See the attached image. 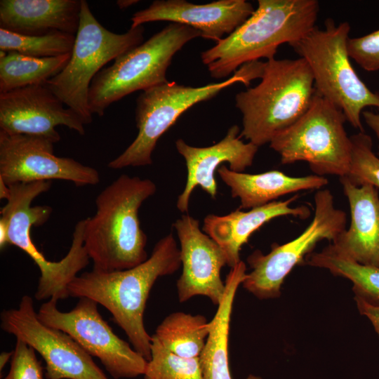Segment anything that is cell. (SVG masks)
I'll use <instances>...</instances> for the list:
<instances>
[{
    "instance_id": "cell-1",
    "label": "cell",
    "mask_w": 379,
    "mask_h": 379,
    "mask_svg": "<svg viewBox=\"0 0 379 379\" xmlns=\"http://www.w3.org/2000/svg\"><path fill=\"white\" fill-rule=\"evenodd\" d=\"M180 265V249L170 233L158 241L145 262L134 267L109 272L92 270L77 275L68 286L69 296L88 298L105 307L133 348L149 361L152 336L144 324L147 300L157 279L175 273Z\"/></svg>"
},
{
    "instance_id": "cell-2",
    "label": "cell",
    "mask_w": 379,
    "mask_h": 379,
    "mask_svg": "<svg viewBox=\"0 0 379 379\" xmlns=\"http://www.w3.org/2000/svg\"><path fill=\"white\" fill-rule=\"evenodd\" d=\"M157 191L149 179L121 175L96 197V212L84 219V242L93 270L131 269L147 258V236L140 227L139 209Z\"/></svg>"
},
{
    "instance_id": "cell-3",
    "label": "cell",
    "mask_w": 379,
    "mask_h": 379,
    "mask_svg": "<svg viewBox=\"0 0 379 379\" xmlns=\"http://www.w3.org/2000/svg\"><path fill=\"white\" fill-rule=\"evenodd\" d=\"M316 0H258L253 14L232 33L201 53L211 77L222 79L242 65L274 58L279 46L297 41L315 26Z\"/></svg>"
},
{
    "instance_id": "cell-4",
    "label": "cell",
    "mask_w": 379,
    "mask_h": 379,
    "mask_svg": "<svg viewBox=\"0 0 379 379\" xmlns=\"http://www.w3.org/2000/svg\"><path fill=\"white\" fill-rule=\"evenodd\" d=\"M260 79L235 97L243 116L239 136L258 147L270 144L298 120L315 93L312 74L302 58L267 60Z\"/></svg>"
},
{
    "instance_id": "cell-5",
    "label": "cell",
    "mask_w": 379,
    "mask_h": 379,
    "mask_svg": "<svg viewBox=\"0 0 379 379\" xmlns=\"http://www.w3.org/2000/svg\"><path fill=\"white\" fill-rule=\"evenodd\" d=\"M9 186L11 197L1 209L0 218L6 224L9 244L26 253L40 270L35 298L58 301L69 297V284L90 261L84 242V219L76 224L72 244L66 255L58 262L50 261L33 243L31 229L32 226L44 224L53 211L49 206H32L36 197L50 189L51 181L17 183Z\"/></svg>"
},
{
    "instance_id": "cell-6",
    "label": "cell",
    "mask_w": 379,
    "mask_h": 379,
    "mask_svg": "<svg viewBox=\"0 0 379 379\" xmlns=\"http://www.w3.org/2000/svg\"><path fill=\"white\" fill-rule=\"evenodd\" d=\"M350 31L347 22L335 24L328 18L324 28L315 26L290 46L307 63L315 91L338 107L353 128L364 131L362 112L368 107L379 109V92L371 91L351 64Z\"/></svg>"
},
{
    "instance_id": "cell-7",
    "label": "cell",
    "mask_w": 379,
    "mask_h": 379,
    "mask_svg": "<svg viewBox=\"0 0 379 379\" xmlns=\"http://www.w3.org/2000/svg\"><path fill=\"white\" fill-rule=\"evenodd\" d=\"M263 62L242 65L225 81L192 87L167 81L142 91L136 100L135 122L138 135L131 144L107 165L109 168L145 166L152 163V154L158 140L185 111L208 100L223 89L237 84L248 86L260 77Z\"/></svg>"
},
{
    "instance_id": "cell-8",
    "label": "cell",
    "mask_w": 379,
    "mask_h": 379,
    "mask_svg": "<svg viewBox=\"0 0 379 379\" xmlns=\"http://www.w3.org/2000/svg\"><path fill=\"white\" fill-rule=\"evenodd\" d=\"M196 29L171 22L148 40L119 55L93 79L88 94L92 114L102 117L113 102L137 91L168 81L166 72L175 54L201 36Z\"/></svg>"
},
{
    "instance_id": "cell-9",
    "label": "cell",
    "mask_w": 379,
    "mask_h": 379,
    "mask_svg": "<svg viewBox=\"0 0 379 379\" xmlns=\"http://www.w3.org/2000/svg\"><path fill=\"white\" fill-rule=\"evenodd\" d=\"M144 32L142 25L123 34L108 30L95 18L88 2L81 0L79 26L69 60L45 85L78 114L85 125L91 123L88 94L93 79L109 61L141 44Z\"/></svg>"
},
{
    "instance_id": "cell-10",
    "label": "cell",
    "mask_w": 379,
    "mask_h": 379,
    "mask_svg": "<svg viewBox=\"0 0 379 379\" xmlns=\"http://www.w3.org/2000/svg\"><path fill=\"white\" fill-rule=\"evenodd\" d=\"M343 112L316 91L305 113L276 135L270 147L282 164L305 161L314 175H348L352 142L345 129Z\"/></svg>"
},
{
    "instance_id": "cell-11",
    "label": "cell",
    "mask_w": 379,
    "mask_h": 379,
    "mask_svg": "<svg viewBox=\"0 0 379 379\" xmlns=\"http://www.w3.org/2000/svg\"><path fill=\"white\" fill-rule=\"evenodd\" d=\"M314 200V217L298 237L284 244H273L267 254L255 250L247 258L252 270L241 285L256 298L279 297L282 284L293 267L304 263L319 241L333 242L346 229V213L335 207L329 190H319Z\"/></svg>"
},
{
    "instance_id": "cell-12",
    "label": "cell",
    "mask_w": 379,
    "mask_h": 379,
    "mask_svg": "<svg viewBox=\"0 0 379 379\" xmlns=\"http://www.w3.org/2000/svg\"><path fill=\"white\" fill-rule=\"evenodd\" d=\"M57 302L50 299L40 306L37 317L44 324L69 335L88 354L98 358L112 378L143 375L148 361L114 333L96 301L80 298L72 310L65 312L57 308Z\"/></svg>"
},
{
    "instance_id": "cell-13",
    "label": "cell",
    "mask_w": 379,
    "mask_h": 379,
    "mask_svg": "<svg viewBox=\"0 0 379 379\" xmlns=\"http://www.w3.org/2000/svg\"><path fill=\"white\" fill-rule=\"evenodd\" d=\"M1 328L33 347L44 359L46 379H109L92 357L67 333L44 324L32 297L1 313Z\"/></svg>"
},
{
    "instance_id": "cell-14",
    "label": "cell",
    "mask_w": 379,
    "mask_h": 379,
    "mask_svg": "<svg viewBox=\"0 0 379 379\" xmlns=\"http://www.w3.org/2000/svg\"><path fill=\"white\" fill-rule=\"evenodd\" d=\"M53 145L44 138L0 131V179L8 185L51 180L70 181L77 186L100 182L95 168L57 157Z\"/></svg>"
},
{
    "instance_id": "cell-15",
    "label": "cell",
    "mask_w": 379,
    "mask_h": 379,
    "mask_svg": "<svg viewBox=\"0 0 379 379\" xmlns=\"http://www.w3.org/2000/svg\"><path fill=\"white\" fill-rule=\"evenodd\" d=\"M81 117L45 84L28 86L0 93V131L10 135L46 138L54 144L60 135L55 128L65 126L85 134Z\"/></svg>"
},
{
    "instance_id": "cell-16",
    "label": "cell",
    "mask_w": 379,
    "mask_h": 379,
    "mask_svg": "<svg viewBox=\"0 0 379 379\" xmlns=\"http://www.w3.org/2000/svg\"><path fill=\"white\" fill-rule=\"evenodd\" d=\"M180 244L181 275L176 287L180 302L203 295L218 305L225 284L220 277L227 265L222 248L199 227V221L189 214L182 215L173 224Z\"/></svg>"
},
{
    "instance_id": "cell-17",
    "label": "cell",
    "mask_w": 379,
    "mask_h": 379,
    "mask_svg": "<svg viewBox=\"0 0 379 379\" xmlns=\"http://www.w3.org/2000/svg\"><path fill=\"white\" fill-rule=\"evenodd\" d=\"M245 0H218L196 4L185 0H156L149 6L134 13L131 27L154 21H170L193 27L201 36L222 39L241 25L254 12Z\"/></svg>"
},
{
    "instance_id": "cell-18",
    "label": "cell",
    "mask_w": 379,
    "mask_h": 379,
    "mask_svg": "<svg viewBox=\"0 0 379 379\" xmlns=\"http://www.w3.org/2000/svg\"><path fill=\"white\" fill-rule=\"evenodd\" d=\"M175 147L185 161L187 172L184 190L178 196L176 204L182 213L187 212L191 194L197 186L211 198L216 197L218 185L214 173L224 162L229 164L231 171L244 172L252 166L259 147L252 142H244L237 125L232 126L224 138L211 146L193 147L182 139H178Z\"/></svg>"
},
{
    "instance_id": "cell-19",
    "label": "cell",
    "mask_w": 379,
    "mask_h": 379,
    "mask_svg": "<svg viewBox=\"0 0 379 379\" xmlns=\"http://www.w3.org/2000/svg\"><path fill=\"white\" fill-rule=\"evenodd\" d=\"M350 210V224L330 246L359 264L379 267V189L340 178Z\"/></svg>"
},
{
    "instance_id": "cell-20",
    "label": "cell",
    "mask_w": 379,
    "mask_h": 379,
    "mask_svg": "<svg viewBox=\"0 0 379 379\" xmlns=\"http://www.w3.org/2000/svg\"><path fill=\"white\" fill-rule=\"evenodd\" d=\"M298 198L295 194L286 200L274 201L247 211L238 208L225 215H208L204 219L202 230L222 248L227 265L232 268L241 261L242 246L262 225L281 216L306 219L310 215L307 206H291Z\"/></svg>"
},
{
    "instance_id": "cell-21",
    "label": "cell",
    "mask_w": 379,
    "mask_h": 379,
    "mask_svg": "<svg viewBox=\"0 0 379 379\" xmlns=\"http://www.w3.org/2000/svg\"><path fill=\"white\" fill-rule=\"evenodd\" d=\"M81 0H1L0 28L24 35H76Z\"/></svg>"
},
{
    "instance_id": "cell-22",
    "label": "cell",
    "mask_w": 379,
    "mask_h": 379,
    "mask_svg": "<svg viewBox=\"0 0 379 379\" xmlns=\"http://www.w3.org/2000/svg\"><path fill=\"white\" fill-rule=\"evenodd\" d=\"M217 171L230 187L232 197L240 199L239 209L260 207L286 194L302 190H321L328 183L324 176L293 177L277 170L250 174L232 171L222 165Z\"/></svg>"
},
{
    "instance_id": "cell-23",
    "label": "cell",
    "mask_w": 379,
    "mask_h": 379,
    "mask_svg": "<svg viewBox=\"0 0 379 379\" xmlns=\"http://www.w3.org/2000/svg\"><path fill=\"white\" fill-rule=\"evenodd\" d=\"M246 265L241 260L231 268L226 277L223 298L210 321V333L199 357L204 379H232L228 352L230 320L235 295L246 277ZM246 379L262 378L249 375Z\"/></svg>"
},
{
    "instance_id": "cell-24",
    "label": "cell",
    "mask_w": 379,
    "mask_h": 379,
    "mask_svg": "<svg viewBox=\"0 0 379 379\" xmlns=\"http://www.w3.org/2000/svg\"><path fill=\"white\" fill-rule=\"evenodd\" d=\"M0 53V93L45 84L65 68L71 55L34 58L15 51Z\"/></svg>"
},
{
    "instance_id": "cell-25",
    "label": "cell",
    "mask_w": 379,
    "mask_h": 379,
    "mask_svg": "<svg viewBox=\"0 0 379 379\" xmlns=\"http://www.w3.org/2000/svg\"><path fill=\"white\" fill-rule=\"evenodd\" d=\"M211 323L201 314L176 312L168 315L152 335L171 352L186 358H199L210 333Z\"/></svg>"
},
{
    "instance_id": "cell-26",
    "label": "cell",
    "mask_w": 379,
    "mask_h": 379,
    "mask_svg": "<svg viewBox=\"0 0 379 379\" xmlns=\"http://www.w3.org/2000/svg\"><path fill=\"white\" fill-rule=\"evenodd\" d=\"M304 263L349 279L353 284L354 295L379 300V267L352 260L337 253L330 244L320 252L310 253Z\"/></svg>"
},
{
    "instance_id": "cell-27",
    "label": "cell",
    "mask_w": 379,
    "mask_h": 379,
    "mask_svg": "<svg viewBox=\"0 0 379 379\" xmlns=\"http://www.w3.org/2000/svg\"><path fill=\"white\" fill-rule=\"evenodd\" d=\"M74 41V34L62 32L24 35L0 28V51H15L34 58L56 57L70 53Z\"/></svg>"
},
{
    "instance_id": "cell-28",
    "label": "cell",
    "mask_w": 379,
    "mask_h": 379,
    "mask_svg": "<svg viewBox=\"0 0 379 379\" xmlns=\"http://www.w3.org/2000/svg\"><path fill=\"white\" fill-rule=\"evenodd\" d=\"M143 376L145 379H204L199 358L176 355L152 335L151 359Z\"/></svg>"
},
{
    "instance_id": "cell-29",
    "label": "cell",
    "mask_w": 379,
    "mask_h": 379,
    "mask_svg": "<svg viewBox=\"0 0 379 379\" xmlns=\"http://www.w3.org/2000/svg\"><path fill=\"white\" fill-rule=\"evenodd\" d=\"M352 162L345 177L356 185L369 183L379 189V157L373 150V140L364 131L350 136Z\"/></svg>"
},
{
    "instance_id": "cell-30",
    "label": "cell",
    "mask_w": 379,
    "mask_h": 379,
    "mask_svg": "<svg viewBox=\"0 0 379 379\" xmlns=\"http://www.w3.org/2000/svg\"><path fill=\"white\" fill-rule=\"evenodd\" d=\"M45 371L35 350L20 339L11 361L10 370L4 379H44Z\"/></svg>"
},
{
    "instance_id": "cell-31",
    "label": "cell",
    "mask_w": 379,
    "mask_h": 379,
    "mask_svg": "<svg viewBox=\"0 0 379 379\" xmlns=\"http://www.w3.org/2000/svg\"><path fill=\"white\" fill-rule=\"evenodd\" d=\"M347 51L350 58L366 71L379 70V29L362 36L349 37Z\"/></svg>"
},
{
    "instance_id": "cell-32",
    "label": "cell",
    "mask_w": 379,
    "mask_h": 379,
    "mask_svg": "<svg viewBox=\"0 0 379 379\" xmlns=\"http://www.w3.org/2000/svg\"><path fill=\"white\" fill-rule=\"evenodd\" d=\"M354 300L359 313L371 323L379 336V300H371L354 295Z\"/></svg>"
},
{
    "instance_id": "cell-33",
    "label": "cell",
    "mask_w": 379,
    "mask_h": 379,
    "mask_svg": "<svg viewBox=\"0 0 379 379\" xmlns=\"http://www.w3.org/2000/svg\"><path fill=\"white\" fill-rule=\"evenodd\" d=\"M362 118L366 124L372 130L379 140V113L369 110H364L362 112ZM378 156L379 157V146Z\"/></svg>"
},
{
    "instance_id": "cell-34",
    "label": "cell",
    "mask_w": 379,
    "mask_h": 379,
    "mask_svg": "<svg viewBox=\"0 0 379 379\" xmlns=\"http://www.w3.org/2000/svg\"><path fill=\"white\" fill-rule=\"evenodd\" d=\"M8 245L10 244L7 226L6 222L0 218V248L2 250Z\"/></svg>"
},
{
    "instance_id": "cell-35",
    "label": "cell",
    "mask_w": 379,
    "mask_h": 379,
    "mask_svg": "<svg viewBox=\"0 0 379 379\" xmlns=\"http://www.w3.org/2000/svg\"><path fill=\"white\" fill-rule=\"evenodd\" d=\"M11 194V187L4 180L0 179V199H9Z\"/></svg>"
},
{
    "instance_id": "cell-36",
    "label": "cell",
    "mask_w": 379,
    "mask_h": 379,
    "mask_svg": "<svg viewBox=\"0 0 379 379\" xmlns=\"http://www.w3.org/2000/svg\"><path fill=\"white\" fill-rule=\"evenodd\" d=\"M13 351L3 352L0 354V371H2L6 364L11 359Z\"/></svg>"
},
{
    "instance_id": "cell-37",
    "label": "cell",
    "mask_w": 379,
    "mask_h": 379,
    "mask_svg": "<svg viewBox=\"0 0 379 379\" xmlns=\"http://www.w3.org/2000/svg\"><path fill=\"white\" fill-rule=\"evenodd\" d=\"M138 2L139 1H137V0H118L117 1V5L119 6L120 9L123 10Z\"/></svg>"
}]
</instances>
